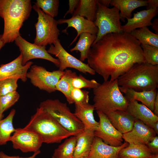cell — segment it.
Segmentation results:
<instances>
[{"instance_id": "26", "label": "cell", "mask_w": 158, "mask_h": 158, "mask_svg": "<svg viewBox=\"0 0 158 158\" xmlns=\"http://www.w3.org/2000/svg\"><path fill=\"white\" fill-rule=\"evenodd\" d=\"M79 39L75 46L70 51H78L80 53L79 60L83 62L87 59L91 47L96 40L97 35L88 32H84L79 35Z\"/></svg>"}, {"instance_id": "34", "label": "cell", "mask_w": 158, "mask_h": 158, "mask_svg": "<svg viewBox=\"0 0 158 158\" xmlns=\"http://www.w3.org/2000/svg\"><path fill=\"white\" fill-rule=\"evenodd\" d=\"M146 62L153 65H158V47L141 44Z\"/></svg>"}, {"instance_id": "45", "label": "cell", "mask_w": 158, "mask_h": 158, "mask_svg": "<svg viewBox=\"0 0 158 158\" xmlns=\"http://www.w3.org/2000/svg\"><path fill=\"white\" fill-rule=\"evenodd\" d=\"M152 129L154 131L156 134L157 135L158 134V121L156 122L153 125L152 127Z\"/></svg>"}, {"instance_id": "7", "label": "cell", "mask_w": 158, "mask_h": 158, "mask_svg": "<svg viewBox=\"0 0 158 158\" xmlns=\"http://www.w3.org/2000/svg\"><path fill=\"white\" fill-rule=\"evenodd\" d=\"M32 8L38 15L37 21L35 24L36 35L34 44L42 46L54 44L60 35L57 20L46 14L35 4Z\"/></svg>"}, {"instance_id": "15", "label": "cell", "mask_w": 158, "mask_h": 158, "mask_svg": "<svg viewBox=\"0 0 158 158\" xmlns=\"http://www.w3.org/2000/svg\"><path fill=\"white\" fill-rule=\"evenodd\" d=\"M33 63L29 61L25 65L22 64V56L19 55L12 61L0 65V81L9 78L20 79L23 82L27 80L28 71Z\"/></svg>"}, {"instance_id": "1", "label": "cell", "mask_w": 158, "mask_h": 158, "mask_svg": "<svg viewBox=\"0 0 158 158\" xmlns=\"http://www.w3.org/2000/svg\"><path fill=\"white\" fill-rule=\"evenodd\" d=\"M87 64L104 81L117 79L134 64L146 62L140 42L130 33L108 34L91 46Z\"/></svg>"}, {"instance_id": "13", "label": "cell", "mask_w": 158, "mask_h": 158, "mask_svg": "<svg viewBox=\"0 0 158 158\" xmlns=\"http://www.w3.org/2000/svg\"><path fill=\"white\" fill-rule=\"evenodd\" d=\"M99 118L98 126L94 131L95 136L101 138L105 143L114 146L122 145L123 143V134L112 125L107 116L97 111Z\"/></svg>"}, {"instance_id": "24", "label": "cell", "mask_w": 158, "mask_h": 158, "mask_svg": "<svg viewBox=\"0 0 158 158\" xmlns=\"http://www.w3.org/2000/svg\"><path fill=\"white\" fill-rule=\"evenodd\" d=\"M110 5L117 8L120 12L121 20L125 21L126 19L131 18L132 11L140 7L147 5V1L143 0H112Z\"/></svg>"}, {"instance_id": "10", "label": "cell", "mask_w": 158, "mask_h": 158, "mask_svg": "<svg viewBox=\"0 0 158 158\" xmlns=\"http://www.w3.org/2000/svg\"><path fill=\"white\" fill-rule=\"evenodd\" d=\"M49 54L54 55L59 62V70L64 71L67 68L75 69L85 74L87 73L94 75L96 73L87 64L85 63L68 52L58 39L54 44H51L47 50Z\"/></svg>"}, {"instance_id": "6", "label": "cell", "mask_w": 158, "mask_h": 158, "mask_svg": "<svg viewBox=\"0 0 158 158\" xmlns=\"http://www.w3.org/2000/svg\"><path fill=\"white\" fill-rule=\"evenodd\" d=\"M39 107L48 112L73 136H77L84 130L82 123L71 111L66 103L58 99H48L41 102Z\"/></svg>"}, {"instance_id": "11", "label": "cell", "mask_w": 158, "mask_h": 158, "mask_svg": "<svg viewBox=\"0 0 158 158\" xmlns=\"http://www.w3.org/2000/svg\"><path fill=\"white\" fill-rule=\"evenodd\" d=\"M9 141L12 142L14 149L24 153L35 152L39 150L43 143L39 134L24 128H16Z\"/></svg>"}, {"instance_id": "35", "label": "cell", "mask_w": 158, "mask_h": 158, "mask_svg": "<svg viewBox=\"0 0 158 158\" xmlns=\"http://www.w3.org/2000/svg\"><path fill=\"white\" fill-rule=\"evenodd\" d=\"M99 84L94 79L90 80L86 79L81 74L78 75H77L73 78L72 81L73 87L80 89L86 88L93 89Z\"/></svg>"}, {"instance_id": "25", "label": "cell", "mask_w": 158, "mask_h": 158, "mask_svg": "<svg viewBox=\"0 0 158 158\" xmlns=\"http://www.w3.org/2000/svg\"><path fill=\"white\" fill-rule=\"evenodd\" d=\"M152 154L146 145L128 144L120 150L118 158H149Z\"/></svg>"}, {"instance_id": "20", "label": "cell", "mask_w": 158, "mask_h": 158, "mask_svg": "<svg viewBox=\"0 0 158 158\" xmlns=\"http://www.w3.org/2000/svg\"><path fill=\"white\" fill-rule=\"evenodd\" d=\"M105 114L112 125L122 134L131 130L136 120L126 111L117 110Z\"/></svg>"}, {"instance_id": "50", "label": "cell", "mask_w": 158, "mask_h": 158, "mask_svg": "<svg viewBox=\"0 0 158 158\" xmlns=\"http://www.w3.org/2000/svg\"><path fill=\"white\" fill-rule=\"evenodd\" d=\"M88 158L87 157H80V158Z\"/></svg>"}, {"instance_id": "9", "label": "cell", "mask_w": 158, "mask_h": 158, "mask_svg": "<svg viewBox=\"0 0 158 158\" xmlns=\"http://www.w3.org/2000/svg\"><path fill=\"white\" fill-rule=\"evenodd\" d=\"M64 71L59 70L49 71L44 67L34 65L26 74L27 78L31 83L40 90L51 93L56 91V85L63 74Z\"/></svg>"}, {"instance_id": "36", "label": "cell", "mask_w": 158, "mask_h": 158, "mask_svg": "<svg viewBox=\"0 0 158 158\" xmlns=\"http://www.w3.org/2000/svg\"><path fill=\"white\" fill-rule=\"evenodd\" d=\"M89 92L86 90L73 87L71 97L73 104H82L89 103Z\"/></svg>"}, {"instance_id": "17", "label": "cell", "mask_w": 158, "mask_h": 158, "mask_svg": "<svg viewBox=\"0 0 158 158\" xmlns=\"http://www.w3.org/2000/svg\"><path fill=\"white\" fill-rule=\"evenodd\" d=\"M125 142L118 146H114L104 142L100 138L95 136L88 158H118L120 150L128 145Z\"/></svg>"}, {"instance_id": "8", "label": "cell", "mask_w": 158, "mask_h": 158, "mask_svg": "<svg viewBox=\"0 0 158 158\" xmlns=\"http://www.w3.org/2000/svg\"><path fill=\"white\" fill-rule=\"evenodd\" d=\"M97 6L95 19L93 22L98 28V32L92 44L108 34L122 32L118 9L115 7L109 8L103 6L97 1Z\"/></svg>"}, {"instance_id": "48", "label": "cell", "mask_w": 158, "mask_h": 158, "mask_svg": "<svg viewBox=\"0 0 158 158\" xmlns=\"http://www.w3.org/2000/svg\"><path fill=\"white\" fill-rule=\"evenodd\" d=\"M4 117V114H1L0 112V120H1L3 119Z\"/></svg>"}, {"instance_id": "39", "label": "cell", "mask_w": 158, "mask_h": 158, "mask_svg": "<svg viewBox=\"0 0 158 158\" xmlns=\"http://www.w3.org/2000/svg\"><path fill=\"white\" fill-rule=\"evenodd\" d=\"M79 1V0H69L68 1L69 8L64 14V18H65L68 14L72 15L78 5Z\"/></svg>"}, {"instance_id": "30", "label": "cell", "mask_w": 158, "mask_h": 158, "mask_svg": "<svg viewBox=\"0 0 158 158\" xmlns=\"http://www.w3.org/2000/svg\"><path fill=\"white\" fill-rule=\"evenodd\" d=\"M130 34L141 44L158 47V34L151 32L147 27L135 29Z\"/></svg>"}, {"instance_id": "32", "label": "cell", "mask_w": 158, "mask_h": 158, "mask_svg": "<svg viewBox=\"0 0 158 158\" xmlns=\"http://www.w3.org/2000/svg\"><path fill=\"white\" fill-rule=\"evenodd\" d=\"M35 4L50 17L54 18L58 15L59 4V0H37Z\"/></svg>"}, {"instance_id": "37", "label": "cell", "mask_w": 158, "mask_h": 158, "mask_svg": "<svg viewBox=\"0 0 158 158\" xmlns=\"http://www.w3.org/2000/svg\"><path fill=\"white\" fill-rule=\"evenodd\" d=\"M19 79L12 78L0 81V96L16 91Z\"/></svg>"}, {"instance_id": "19", "label": "cell", "mask_w": 158, "mask_h": 158, "mask_svg": "<svg viewBox=\"0 0 158 158\" xmlns=\"http://www.w3.org/2000/svg\"><path fill=\"white\" fill-rule=\"evenodd\" d=\"M126 111L136 119H138L152 128L154 124L158 121V116L149 108L136 100L128 99Z\"/></svg>"}, {"instance_id": "46", "label": "cell", "mask_w": 158, "mask_h": 158, "mask_svg": "<svg viewBox=\"0 0 158 158\" xmlns=\"http://www.w3.org/2000/svg\"><path fill=\"white\" fill-rule=\"evenodd\" d=\"M149 158H158V153L152 154Z\"/></svg>"}, {"instance_id": "49", "label": "cell", "mask_w": 158, "mask_h": 158, "mask_svg": "<svg viewBox=\"0 0 158 158\" xmlns=\"http://www.w3.org/2000/svg\"><path fill=\"white\" fill-rule=\"evenodd\" d=\"M51 158H56V157H54L53 156H52V157Z\"/></svg>"}, {"instance_id": "29", "label": "cell", "mask_w": 158, "mask_h": 158, "mask_svg": "<svg viewBox=\"0 0 158 158\" xmlns=\"http://www.w3.org/2000/svg\"><path fill=\"white\" fill-rule=\"evenodd\" d=\"M16 112V110L12 109L6 118L0 120V145L6 144L15 130L13 120Z\"/></svg>"}, {"instance_id": "41", "label": "cell", "mask_w": 158, "mask_h": 158, "mask_svg": "<svg viewBox=\"0 0 158 158\" xmlns=\"http://www.w3.org/2000/svg\"><path fill=\"white\" fill-rule=\"evenodd\" d=\"M147 1V5L146 6L147 10L158 8V0H148Z\"/></svg>"}, {"instance_id": "44", "label": "cell", "mask_w": 158, "mask_h": 158, "mask_svg": "<svg viewBox=\"0 0 158 158\" xmlns=\"http://www.w3.org/2000/svg\"><path fill=\"white\" fill-rule=\"evenodd\" d=\"M97 2L101 5L108 7L111 1V0H97Z\"/></svg>"}, {"instance_id": "47", "label": "cell", "mask_w": 158, "mask_h": 158, "mask_svg": "<svg viewBox=\"0 0 158 158\" xmlns=\"http://www.w3.org/2000/svg\"><path fill=\"white\" fill-rule=\"evenodd\" d=\"M5 44L0 40V50L4 46Z\"/></svg>"}, {"instance_id": "21", "label": "cell", "mask_w": 158, "mask_h": 158, "mask_svg": "<svg viewBox=\"0 0 158 158\" xmlns=\"http://www.w3.org/2000/svg\"><path fill=\"white\" fill-rule=\"evenodd\" d=\"M74 114L83 124L84 130L94 131L99 123L95 121L94 116V107L93 105L87 103L75 104Z\"/></svg>"}, {"instance_id": "27", "label": "cell", "mask_w": 158, "mask_h": 158, "mask_svg": "<svg viewBox=\"0 0 158 158\" xmlns=\"http://www.w3.org/2000/svg\"><path fill=\"white\" fill-rule=\"evenodd\" d=\"M97 8V0H79L72 16H79L94 22Z\"/></svg>"}, {"instance_id": "43", "label": "cell", "mask_w": 158, "mask_h": 158, "mask_svg": "<svg viewBox=\"0 0 158 158\" xmlns=\"http://www.w3.org/2000/svg\"><path fill=\"white\" fill-rule=\"evenodd\" d=\"M151 26L152 28L154 30L155 33L158 34V18H156L153 22L152 23Z\"/></svg>"}, {"instance_id": "31", "label": "cell", "mask_w": 158, "mask_h": 158, "mask_svg": "<svg viewBox=\"0 0 158 158\" xmlns=\"http://www.w3.org/2000/svg\"><path fill=\"white\" fill-rule=\"evenodd\" d=\"M76 142V136H72L55 149L53 156L56 158H73Z\"/></svg>"}, {"instance_id": "5", "label": "cell", "mask_w": 158, "mask_h": 158, "mask_svg": "<svg viewBox=\"0 0 158 158\" xmlns=\"http://www.w3.org/2000/svg\"><path fill=\"white\" fill-rule=\"evenodd\" d=\"M25 128L34 131L42 137L43 143H59L72 134L42 108H37Z\"/></svg>"}, {"instance_id": "16", "label": "cell", "mask_w": 158, "mask_h": 158, "mask_svg": "<svg viewBox=\"0 0 158 158\" xmlns=\"http://www.w3.org/2000/svg\"><path fill=\"white\" fill-rule=\"evenodd\" d=\"M57 21L58 24L65 23L67 24V27L63 30L62 32L66 33L67 30L69 27L74 28L77 31V35L69 46H71L76 41L78 37L82 33L88 32L97 35L98 32V28L95 25L93 22L80 16H72L68 19H61L57 20Z\"/></svg>"}, {"instance_id": "2", "label": "cell", "mask_w": 158, "mask_h": 158, "mask_svg": "<svg viewBox=\"0 0 158 158\" xmlns=\"http://www.w3.org/2000/svg\"><path fill=\"white\" fill-rule=\"evenodd\" d=\"M32 8L30 0H0V17L4 22L0 40L4 44L13 42L20 35V29Z\"/></svg>"}, {"instance_id": "23", "label": "cell", "mask_w": 158, "mask_h": 158, "mask_svg": "<svg viewBox=\"0 0 158 158\" xmlns=\"http://www.w3.org/2000/svg\"><path fill=\"white\" fill-rule=\"evenodd\" d=\"M119 88L121 92L125 94L128 100L132 99L140 101L153 112L154 102L158 92L157 89L150 91H138L120 86Z\"/></svg>"}, {"instance_id": "33", "label": "cell", "mask_w": 158, "mask_h": 158, "mask_svg": "<svg viewBox=\"0 0 158 158\" xmlns=\"http://www.w3.org/2000/svg\"><path fill=\"white\" fill-rule=\"evenodd\" d=\"M20 95L16 91L0 96V112L2 114L18 100Z\"/></svg>"}, {"instance_id": "38", "label": "cell", "mask_w": 158, "mask_h": 158, "mask_svg": "<svg viewBox=\"0 0 158 158\" xmlns=\"http://www.w3.org/2000/svg\"><path fill=\"white\" fill-rule=\"evenodd\" d=\"M152 154L158 153V136L156 135L146 145Z\"/></svg>"}, {"instance_id": "12", "label": "cell", "mask_w": 158, "mask_h": 158, "mask_svg": "<svg viewBox=\"0 0 158 158\" xmlns=\"http://www.w3.org/2000/svg\"><path fill=\"white\" fill-rule=\"evenodd\" d=\"M22 56V64L25 65L29 61L34 59H41L49 61L59 67L58 59L53 57L46 50V46H39L31 43L23 38L20 35L15 40Z\"/></svg>"}, {"instance_id": "22", "label": "cell", "mask_w": 158, "mask_h": 158, "mask_svg": "<svg viewBox=\"0 0 158 158\" xmlns=\"http://www.w3.org/2000/svg\"><path fill=\"white\" fill-rule=\"evenodd\" d=\"M76 136V142L73 158L87 157L94 137V131L84 130Z\"/></svg>"}, {"instance_id": "14", "label": "cell", "mask_w": 158, "mask_h": 158, "mask_svg": "<svg viewBox=\"0 0 158 158\" xmlns=\"http://www.w3.org/2000/svg\"><path fill=\"white\" fill-rule=\"evenodd\" d=\"M156 135L152 128L136 119L132 129L123 134L122 138L129 144L146 145Z\"/></svg>"}, {"instance_id": "40", "label": "cell", "mask_w": 158, "mask_h": 158, "mask_svg": "<svg viewBox=\"0 0 158 158\" xmlns=\"http://www.w3.org/2000/svg\"><path fill=\"white\" fill-rule=\"evenodd\" d=\"M41 152L40 150L34 152L31 156L28 157H21L18 156H10L5 154L3 151L0 152V158H35Z\"/></svg>"}, {"instance_id": "28", "label": "cell", "mask_w": 158, "mask_h": 158, "mask_svg": "<svg viewBox=\"0 0 158 158\" xmlns=\"http://www.w3.org/2000/svg\"><path fill=\"white\" fill-rule=\"evenodd\" d=\"M77 75L75 72L66 69L56 85V90L62 92L69 104H73L71 97V92L73 88L72 85L73 78Z\"/></svg>"}, {"instance_id": "4", "label": "cell", "mask_w": 158, "mask_h": 158, "mask_svg": "<svg viewBox=\"0 0 158 158\" xmlns=\"http://www.w3.org/2000/svg\"><path fill=\"white\" fill-rule=\"evenodd\" d=\"M95 110L106 114L117 110L126 111L128 101L119 88L118 79L104 81L93 89Z\"/></svg>"}, {"instance_id": "3", "label": "cell", "mask_w": 158, "mask_h": 158, "mask_svg": "<svg viewBox=\"0 0 158 158\" xmlns=\"http://www.w3.org/2000/svg\"><path fill=\"white\" fill-rule=\"evenodd\" d=\"M117 79L119 86L123 88L138 91L156 89L158 87V65L135 63Z\"/></svg>"}, {"instance_id": "42", "label": "cell", "mask_w": 158, "mask_h": 158, "mask_svg": "<svg viewBox=\"0 0 158 158\" xmlns=\"http://www.w3.org/2000/svg\"><path fill=\"white\" fill-rule=\"evenodd\" d=\"M153 113L158 116V92L157 93L154 103Z\"/></svg>"}, {"instance_id": "18", "label": "cell", "mask_w": 158, "mask_h": 158, "mask_svg": "<svg viewBox=\"0 0 158 158\" xmlns=\"http://www.w3.org/2000/svg\"><path fill=\"white\" fill-rule=\"evenodd\" d=\"M158 8L144 10L134 14L133 16L127 19V22L122 25V31L130 33L138 28L151 26V20L158 13Z\"/></svg>"}]
</instances>
